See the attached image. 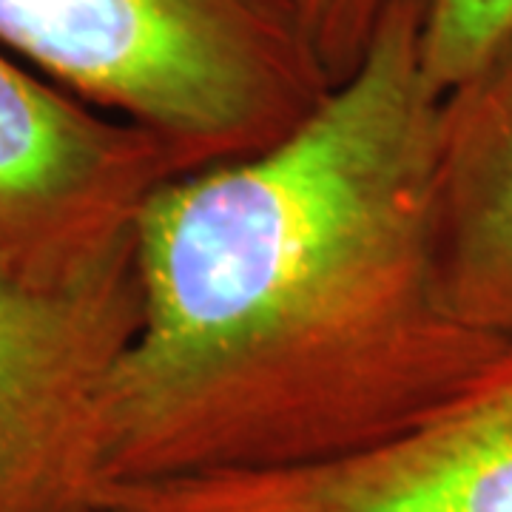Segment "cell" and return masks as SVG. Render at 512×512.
<instances>
[{
  "label": "cell",
  "instance_id": "3957f363",
  "mask_svg": "<svg viewBox=\"0 0 512 512\" xmlns=\"http://www.w3.org/2000/svg\"><path fill=\"white\" fill-rule=\"evenodd\" d=\"M185 160L0 52V291L83 285L134 256L137 222Z\"/></svg>",
  "mask_w": 512,
  "mask_h": 512
},
{
  "label": "cell",
  "instance_id": "277c9868",
  "mask_svg": "<svg viewBox=\"0 0 512 512\" xmlns=\"http://www.w3.org/2000/svg\"><path fill=\"white\" fill-rule=\"evenodd\" d=\"M137 313L134 256L63 291H0V512H100L106 390Z\"/></svg>",
  "mask_w": 512,
  "mask_h": 512
},
{
  "label": "cell",
  "instance_id": "ba28073f",
  "mask_svg": "<svg viewBox=\"0 0 512 512\" xmlns=\"http://www.w3.org/2000/svg\"><path fill=\"white\" fill-rule=\"evenodd\" d=\"M313 49L333 86L362 60L393 0H299Z\"/></svg>",
  "mask_w": 512,
  "mask_h": 512
},
{
  "label": "cell",
  "instance_id": "8992f818",
  "mask_svg": "<svg viewBox=\"0 0 512 512\" xmlns=\"http://www.w3.org/2000/svg\"><path fill=\"white\" fill-rule=\"evenodd\" d=\"M433 242L450 313L512 339V43L441 97Z\"/></svg>",
  "mask_w": 512,
  "mask_h": 512
},
{
  "label": "cell",
  "instance_id": "52a82bcc",
  "mask_svg": "<svg viewBox=\"0 0 512 512\" xmlns=\"http://www.w3.org/2000/svg\"><path fill=\"white\" fill-rule=\"evenodd\" d=\"M512 43V0H421V66L444 97Z\"/></svg>",
  "mask_w": 512,
  "mask_h": 512
},
{
  "label": "cell",
  "instance_id": "9c48e42d",
  "mask_svg": "<svg viewBox=\"0 0 512 512\" xmlns=\"http://www.w3.org/2000/svg\"><path fill=\"white\" fill-rule=\"evenodd\" d=\"M100 512H106V510H103V507H100Z\"/></svg>",
  "mask_w": 512,
  "mask_h": 512
},
{
  "label": "cell",
  "instance_id": "6da1fadb",
  "mask_svg": "<svg viewBox=\"0 0 512 512\" xmlns=\"http://www.w3.org/2000/svg\"><path fill=\"white\" fill-rule=\"evenodd\" d=\"M421 0L265 151L180 174L134 234L140 313L106 390L111 484L325 467L396 439L507 339L439 285L441 94Z\"/></svg>",
  "mask_w": 512,
  "mask_h": 512
},
{
  "label": "cell",
  "instance_id": "7a4b0ae2",
  "mask_svg": "<svg viewBox=\"0 0 512 512\" xmlns=\"http://www.w3.org/2000/svg\"><path fill=\"white\" fill-rule=\"evenodd\" d=\"M0 43L191 171L271 148L333 89L299 0H0Z\"/></svg>",
  "mask_w": 512,
  "mask_h": 512
},
{
  "label": "cell",
  "instance_id": "5b68a950",
  "mask_svg": "<svg viewBox=\"0 0 512 512\" xmlns=\"http://www.w3.org/2000/svg\"><path fill=\"white\" fill-rule=\"evenodd\" d=\"M109 512H512V339L396 439L291 473L114 484Z\"/></svg>",
  "mask_w": 512,
  "mask_h": 512
}]
</instances>
